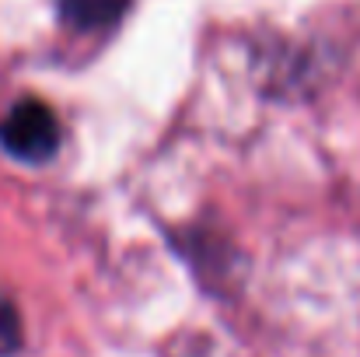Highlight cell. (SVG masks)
<instances>
[{
	"instance_id": "cell-1",
	"label": "cell",
	"mask_w": 360,
	"mask_h": 357,
	"mask_svg": "<svg viewBox=\"0 0 360 357\" xmlns=\"http://www.w3.org/2000/svg\"><path fill=\"white\" fill-rule=\"evenodd\" d=\"M0 147L21 165H46L60 147V119L46 102L25 99L0 119Z\"/></svg>"
},
{
	"instance_id": "cell-2",
	"label": "cell",
	"mask_w": 360,
	"mask_h": 357,
	"mask_svg": "<svg viewBox=\"0 0 360 357\" xmlns=\"http://www.w3.org/2000/svg\"><path fill=\"white\" fill-rule=\"evenodd\" d=\"M129 0H56L60 18L77 32H98L122 18Z\"/></svg>"
},
{
	"instance_id": "cell-3",
	"label": "cell",
	"mask_w": 360,
	"mask_h": 357,
	"mask_svg": "<svg viewBox=\"0 0 360 357\" xmlns=\"http://www.w3.org/2000/svg\"><path fill=\"white\" fill-rule=\"evenodd\" d=\"M21 351V315L11 298L0 294V357H14Z\"/></svg>"
}]
</instances>
